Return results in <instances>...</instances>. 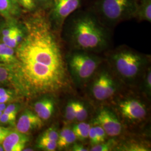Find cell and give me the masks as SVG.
<instances>
[{
  "label": "cell",
  "instance_id": "obj_1",
  "mask_svg": "<svg viewBox=\"0 0 151 151\" xmlns=\"http://www.w3.org/2000/svg\"><path fill=\"white\" fill-rule=\"evenodd\" d=\"M18 77L28 95L55 93L69 86L65 58L48 22L35 17L27 24V34L17 46Z\"/></svg>",
  "mask_w": 151,
  "mask_h": 151
},
{
  "label": "cell",
  "instance_id": "obj_2",
  "mask_svg": "<svg viewBox=\"0 0 151 151\" xmlns=\"http://www.w3.org/2000/svg\"><path fill=\"white\" fill-rule=\"evenodd\" d=\"M65 41L72 50L93 53L108 48L110 38L107 28L97 16L91 12H74L63 26Z\"/></svg>",
  "mask_w": 151,
  "mask_h": 151
},
{
  "label": "cell",
  "instance_id": "obj_3",
  "mask_svg": "<svg viewBox=\"0 0 151 151\" xmlns=\"http://www.w3.org/2000/svg\"><path fill=\"white\" fill-rule=\"evenodd\" d=\"M110 63L122 81L132 83L143 73L147 59L145 55L135 50L127 47H122L110 55Z\"/></svg>",
  "mask_w": 151,
  "mask_h": 151
},
{
  "label": "cell",
  "instance_id": "obj_4",
  "mask_svg": "<svg viewBox=\"0 0 151 151\" xmlns=\"http://www.w3.org/2000/svg\"><path fill=\"white\" fill-rule=\"evenodd\" d=\"M95 53L72 50L65 58L69 75L76 85L83 86L96 72L102 59Z\"/></svg>",
  "mask_w": 151,
  "mask_h": 151
},
{
  "label": "cell",
  "instance_id": "obj_5",
  "mask_svg": "<svg viewBox=\"0 0 151 151\" xmlns=\"http://www.w3.org/2000/svg\"><path fill=\"white\" fill-rule=\"evenodd\" d=\"M138 0H98L95 15L105 25L135 18Z\"/></svg>",
  "mask_w": 151,
  "mask_h": 151
},
{
  "label": "cell",
  "instance_id": "obj_6",
  "mask_svg": "<svg viewBox=\"0 0 151 151\" xmlns=\"http://www.w3.org/2000/svg\"><path fill=\"white\" fill-rule=\"evenodd\" d=\"M93 76L90 87L92 96L98 101H105L113 97L116 93L118 85L113 76L105 69L96 71Z\"/></svg>",
  "mask_w": 151,
  "mask_h": 151
},
{
  "label": "cell",
  "instance_id": "obj_7",
  "mask_svg": "<svg viewBox=\"0 0 151 151\" xmlns=\"http://www.w3.org/2000/svg\"><path fill=\"white\" fill-rule=\"evenodd\" d=\"M93 124L100 125L105 130L106 135L116 137L120 134L123 126L116 114L108 108L100 109L95 119Z\"/></svg>",
  "mask_w": 151,
  "mask_h": 151
},
{
  "label": "cell",
  "instance_id": "obj_8",
  "mask_svg": "<svg viewBox=\"0 0 151 151\" xmlns=\"http://www.w3.org/2000/svg\"><path fill=\"white\" fill-rule=\"evenodd\" d=\"M81 0H53L52 18L58 29L62 27L66 19L81 5Z\"/></svg>",
  "mask_w": 151,
  "mask_h": 151
},
{
  "label": "cell",
  "instance_id": "obj_9",
  "mask_svg": "<svg viewBox=\"0 0 151 151\" xmlns=\"http://www.w3.org/2000/svg\"><path fill=\"white\" fill-rule=\"evenodd\" d=\"M118 110L124 118L130 122L140 121L147 115L145 105L134 99H127L120 101L118 104Z\"/></svg>",
  "mask_w": 151,
  "mask_h": 151
},
{
  "label": "cell",
  "instance_id": "obj_10",
  "mask_svg": "<svg viewBox=\"0 0 151 151\" xmlns=\"http://www.w3.org/2000/svg\"><path fill=\"white\" fill-rule=\"evenodd\" d=\"M43 125V120L36 114L30 110H26L22 114L16 124V129L27 134L35 130L41 128Z\"/></svg>",
  "mask_w": 151,
  "mask_h": 151
},
{
  "label": "cell",
  "instance_id": "obj_11",
  "mask_svg": "<svg viewBox=\"0 0 151 151\" xmlns=\"http://www.w3.org/2000/svg\"><path fill=\"white\" fill-rule=\"evenodd\" d=\"M29 141V138L25 134L17 132H10L2 142L4 151H22Z\"/></svg>",
  "mask_w": 151,
  "mask_h": 151
},
{
  "label": "cell",
  "instance_id": "obj_12",
  "mask_svg": "<svg viewBox=\"0 0 151 151\" xmlns=\"http://www.w3.org/2000/svg\"><path fill=\"white\" fill-rule=\"evenodd\" d=\"M35 114L43 120L50 119L54 113L55 104L54 101L48 97H44L34 104Z\"/></svg>",
  "mask_w": 151,
  "mask_h": 151
},
{
  "label": "cell",
  "instance_id": "obj_13",
  "mask_svg": "<svg viewBox=\"0 0 151 151\" xmlns=\"http://www.w3.org/2000/svg\"><path fill=\"white\" fill-rule=\"evenodd\" d=\"M77 138L73 130L70 128H63L60 132L57 141L59 149H65L75 142Z\"/></svg>",
  "mask_w": 151,
  "mask_h": 151
},
{
  "label": "cell",
  "instance_id": "obj_14",
  "mask_svg": "<svg viewBox=\"0 0 151 151\" xmlns=\"http://www.w3.org/2000/svg\"><path fill=\"white\" fill-rule=\"evenodd\" d=\"M135 18L139 21L151 22V0H138Z\"/></svg>",
  "mask_w": 151,
  "mask_h": 151
},
{
  "label": "cell",
  "instance_id": "obj_15",
  "mask_svg": "<svg viewBox=\"0 0 151 151\" xmlns=\"http://www.w3.org/2000/svg\"><path fill=\"white\" fill-rule=\"evenodd\" d=\"M18 11L17 0H0V13L5 16L16 14Z\"/></svg>",
  "mask_w": 151,
  "mask_h": 151
},
{
  "label": "cell",
  "instance_id": "obj_16",
  "mask_svg": "<svg viewBox=\"0 0 151 151\" xmlns=\"http://www.w3.org/2000/svg\"><path fill=\"white\" fill-rule=\"evenodd\" d=\"M0 61L6 63H16V58L14 48L5 44H0Z\"/></svg>",
  "mask_w": 151,
  "mask_h": 151
},
{
  "label": "cell",
  "instance_id": "obj_17",
  "mask_svg": "<svg viewBox=\"0 0 151 151\" xmlns=\"http://www.w3.org/2000/svg\"><path fill=\"white\" fill-rule=\"evenodd\" d=\"M90 128L91 126L90 124L82 122L73 125L72 130L78 139L84 140L88 138Z\"/></svg>",
  "mask_w": 151,
  "mask_h": 151
},
{
  "label": "cell",
  "instance_id": "obj_18",
  "mask_svg": "<svg viewBox=\"0 0 151 151\" xmlns=\"http://www.w3.org/2000/svg\"><path fill=\"white\" fill-rule=\"evenodd\" d=\"M37 147L45 151H55L57 148V141L40 137L38 140Z\"/></svg>",
  "mask_w": 151,
  "mask_h": 151
},
{
  "label": "cell",
  "instance_id": "obj_19",
  "mask_svg": "<svg viewBox=\"0 0 151 151\" xmlns=\"http://www.w3.org/2000/svg\"><path fill=\"white\" fill-rule=\"evenodd\" d=\"M88 117V111L83 103L76 101L75 119L78 122H83Z\"/></svg>",
  "mask_w": 151,
  "mask_h": 151
},
{
  "label": "cell",
  "instance_id": "obj_20",
  "mask_svg": "<svg viewBox=\"0 0 151 151\" xmlns=\"http://www.w3.org/2000/svg\"><path fill=\"white\" fill-rule=\"evenodd\" d=\"M76 101H70L67 103L65 108V118L68 122L75 119Z\"/></svg>",
  "mask_w": 151,
  "mask_h": 151
},
{
  "label": "cell",
  "instance_id": "obj_21",
  "mask_svg": "<svg viewBox=\"0 0 151 151\" xmlns=\"http://www.w3.org/2000/svg\"><path fill=\"white\" fill-rule=\"evenodd\" d=\"M144 78L143 87L145 92L148 96H150L151 92V70L150 67L148 68Z\"/></svg>",
  "mask_w": 151,
  "mask_h": 151
},
{
  "label": "cell",
  "instance_id": "obj_22",
  "mask_svg": "<svg viewBox=\"0 0 151 151\" xmlns=\"http://www.w3.org/2000/svg\"><path fill=\"white\" fill-rule=\"evenodd\" d=\"M113 145V142L109 141L106 143H100L96 145L93 146L90 150L91 151H108L111 149Z\"/></svg>",
  "mask_w": 151,
  "mask_h": 151
},
{
  "label": "cell",
  "instance_id": "obj_23",
  "mask_svg": "<svg viewBox=\"0 0 151 151\" xmlns=\"http://www.w3.org/2000/svg\"><path fill=\"white\" fill-rule=\"evenodd\" d=\"M59 134L57 130L54 128H50L46 130L42 134L41 137L46 138L51 140L57 141L58 138Z\"/></svg>",
  "mask_w": 151,
  "mask_h": 151
},
{
  "label": "cell",
  "instance_id": "obj_24",
  "mask_svg": "<svg viewBox=\"0 0 151 151\" xmlns=\"http://www.w3.org/2000/svg\"><path fill=\"white\" fill-rule=\"evenodd\" d=\"M16 33V32L14 34L10 35L9 37H2V40L4 43L6 45H7V46L11 47L12 48H16V47L19 45V44L16 40V36H15Z\"/></svg>",
  "mask_w": 151,
  "mask_h": 151
},
{
  "label": "cell",
  "instance_id": "obj_25",
  "mask_svg": "<svg viewBox=\"0 0 151 151\" xmlns=\"http://www.w3.org/2000/svg\"><path fill=\"white\" fill-rule=\"evenodd\" d=\"M16 114L2 113L0 118V123L2 124L14 123L16 119Z\"/></svg>",
  "mask_w": 151,
  "mask_h": 151
},
{
  "label": "cell",
  "instance_id": "obj_26",
  "mask_svg": "<svg viewBox=\"0 0 151 151\" xmlns=\"http://www.w3.org/2000/svg\"><path fill=\"white\" fill-rule=\"evenodd\" d=\"M94 128H95L96 133L97 137H98L99 143L104 142L105 140L106 135L105 130L100 125H96V127H94Z\"/></svg>",
  "mask_w": 151,
  "mask_h": 151
},
{
  "label": "cell",
  "instance_id": "obj_27",
  "mask_svg": "<svg viewBox=\"0 0 151 151\" xmlns=\"http://www.w3.org/2000/svg\"><path fill=\"white\" fill-rule=\"evenodd\" d=\"M20 5L27 10H32L35 7V0H18Z\"/></svg>",
  "mask_w": 151,
  "mask_h": 151
},
{
  "label": "cell",
  "instance_id": "obj_28",
  "mask_svg": "<svg viewBox=\"0 0 151 151\" xmlns=\"http://www.w3.org/2000/svg\"><path fill=\"white\" fill-rule=\"evenodd\" d=\"M88 138H90V143H91L92 146L96 145L99 143L98 137H97V134L96 133L94 127L90 128V131H89V134H88Z\"/></svg>",
  "mask_w": 151,
  "mask_h": 151
},
{
  "label": "cell",
  "instance_id": "obj_29",
  "mask_svg": "<svg viewBox=\"0 0 151 151\" xmlns=\"http://www.w3.org/2000/svg\"><path fill=\"white\" fill-rule=\"evenodd\" d=\"M9 77L10 73L9 70L5 67L0 65V83L7 81Z\"/></svg>",
  "mask_w": 151,
  "mask_h": 151
},
{
  "label": "cell",
  "instance_id": "obj_30",
  "mask_svg": "<svg viewBox=\"0 0 151 151\" xmlns=\"http://www.w3.org/2000/svg\"><path fill=\"white\" fill-rule=\"evenodd\" d=\"M10 129L9 128L0 127V143H2L6 135L10 133Z\"/></svg>",
  "mask_w": 151,
  "mask_h": 151
},
{
  "label": "cell",
  "instance_id": "obj_31",
  "mask_svg": "<svg viewBox=\"0 0 151 151\" xmlns=\"http://www.w3.org/2000/svg\"><path fill=\"white\" fill-rule=\"evenodd\" d=\"M17 112V107L15 104H10L4 110L3 113L8 114H16Z\"/></svg>",
  "mask_w": 151,
  "mask_h": 151
},
{
  "label": "cell",
  "instance_id": "obj_32",
  "mask_svg": "<svg viewBox=\"0 0 151 151\" xmlns=\"http://www.w3.org/2000/svg\"><path fill=\"white\" fill-rule=\"evenodd\" d=\"M18 27H11L8 29H4L2 31V37H9L11 35L14 34L16 32Z\"/></svg>",
  "mask_w": 151,
  "mask_h": 151
},
{
  "label": "cell",
  "instance_id": "obj_33",
  "mask_svg": "<svg viewBox=\"0 0 151 151\" xmlns=\"http://www.w3.org/2000/svg\"><path fill=\"white\" fill-rule=\"evenodd\" d=\"M72 151H88V150L81 144L75 143L73 145L72 148Z\"/></svg>",
  "mask_w": 151,
  "mask_h": 151
},
{
  "label": "cell",
  "instance_id": "obj_34",
  "mask_svg": "<svg viewBox=\"0 0 151 151\" xmlns=\"http://www.w3.org/2000/svg\"><path fill=\"white\" fill-rule=\"evenodd\" d=\"M11 95H6L0 97V104H5L6 102L10 100Z\"/></svg>",
  "mask_w": 151,
  "mask_h": 151
},
{
  "label": "cell",
  "instance_id": "obj_35",
  "mask_svg": "<svg viewBox=\"0 0 151 151\" xmlns=\"http://www.w3.org/2000/svg\"><path fill=\"white\" fill-rule=\"evenodd\" d=\"M11 92L10 91L3 88H0V97L6 95H11Z\"/></svg>",
  "mask_w": 151,
  "mask_h": 151
},
{
  "label": "cell",
  "instance_id": "obj_36",
  "mask_svg": "<svg viewBox=\"0 0 151 151\" xmlns=\"http://www.w3.org/2000/svg\"><path fill=\"white\" fill-rule=\"evenodd\" d=\"M6 106L5 104H0V111L3 112L4 110L5 109Z\"/></svg>",
  "mask_w": 151,
  "mask_h": 151
},
{
  "label": "cell",
  "instance_id": "obj_37",
  "mask_svg": "<svg viewBox=\"0 0 151 151\" xmlns=\"http://www.w3.org/2000/svg\"><path fill=\"white\" fill-rule=\"evenodd\" d=\"M22 151H33V150H32V148H24Z\"/></svg>",
  "mask_w": 151,
  "mask_h": 151
},
{
  "label": "cell",
  "instance_id": "obj_38",
  "mask_svg": "<svg viewBox=\"0 0 151 151\" xmlns=\"http://www.w3.org/2000/svg\"><path fill=\"white\" fill-rule=\"evenodd\" d=\"M4 151V148H3V146H2V145H1V144L0 143V151Z\"/></svg>",
  "mask_w": 151,
  "mask_h": 151
},
{
  "label": "cell",
  "instance_id": "obj_39",
  "mask_svg": "<svg viewBox=\"0 0 151 151\" xmlns=\"http://www.w3.org/2000/svg\"><path fill=\"white\" fill-rule=\"evenodd\" d=\"M39 1H47V0H38Z\"/></svg>",
  "mask_w": 151,
  "mask_h": 151
},
{
  "label": "cell",
  "instance_id": "obj_40",
  "mask_svg": "<svg viewBox=\"0 0 151 151\" xmlns=\"http://www.w3.org/2000/svg\"><path fill=\"white\" fill-rule=\"evenodd\" d=\"M2 113H3V112H2V111H0V118H1V115H2Z\"/></svg>",
  "mask_w": 151,
  "mask_h": 151
}]
</instances>
